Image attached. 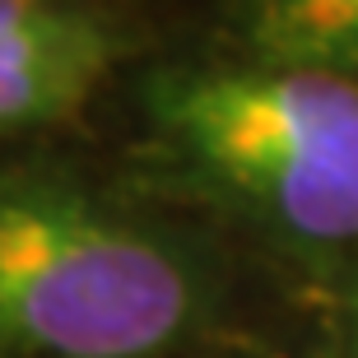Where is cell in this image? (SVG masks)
Segmentation results:
<instances>
[{
    "label": "cell",
    "mask_w": 358,
    "mask_h": 358,
    "mask_svg": "<svg viewBox=\"0 0 358 358\" xmlns=\"http://www.w3.org/2000/svg\"><path fill=\"white\" fill-rule=\"evenodd\" d=\"M117 47V33L70 0H0V135L84 107Z\"/></svg>",
    "instance_id": "3"
},
{
    "label": "cell",
    "mask_w": 358,
    "mask_h": 358,
    "mask_svg": "<svg viewBox=\"0 0 358 358\" xmlns=\"http://www.w3.org/2000/svg\"><path fill=\"white\" fill-rule=\"evenodd\" d=\"M196 317L182 256L56 182H0V354L159 358Z\"/></svg>",
    "instance_id": "1"
},
{
    "label": "cell",
    "mask_w": 358,
    "mask_h": 358,
    "mask_svg": "<svg viewBox=\"0 0 358 358\" xmlns=\"http://www.w3.org/2000/svg\"><path fill=\"white\" fill-rule=\"evenodd\" d=\"M266 66L358 70V0H242Z\"/></svg>",
    "instance_id": "4"
},
{
    "label": "cell",
    "mask_w": 358,
    "mask_h": 358,
    "mask_svg": "<svg viewBox=\"0 0 358 358\" xmlns=\"http://www.w3.org/2000/svg\"><path fill=\"white\" fill-rule=\"evenodd\" d=\"M154 121L247 210L307 242L358 238V80L303 66L182 70Z\"/></svg>",
    "instance_id": "2"
}]
</instances>
